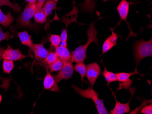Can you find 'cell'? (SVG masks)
I'll return each mask as SVG.
<instances>
[{"mask_svg":"<svg viewBox=\"0 0 152 114\" xmlns=\"http://www.w3.org/2000/svg\"><path fill=\"white\" fill-rule=\"evenodd\" d=\"M55 2H57L59 0H53Z\"/></svg>","mask_w":152,"mask_h":114,"instance_id":"836d02e7","label":"cell"},{"mask_svg":"<svg viewBox=\"0 0 152 114\" xmlns=\"http://www.w3.org/2000/svg\"><path fill=\"white\" fill-rule=\"evenodd\" d=\"M64 65V62L60 59H58L57 61L51 63L48 65V68L50 72L58 71L61 69Z\"/></svg>","mask_w":152,"mask_h":114,"instance_id":"cb8c5ba5","label":"cell"},{"mask_svg":"<svg viewBox=\"0 0 152 114\" xmlns=\"http://www.w3.org/2000/svg\"><path fill=\"white\" fill-rule=\"evenodd\" d=\"M136 74H140L137 70V67L134 71L130 73L126 72H120L116 73L118 81H119V87L118 91L120 89H124L127 90L130 87L133 83V80L130 79V77Z\"/></svg>","mask_w":152,"mask_h":114,"instance_id":"52a82bcc","label":"cell"},{"mask_svg":"<svg viewBox=\"0 0 152 114\" xmlns=\"http://www.w3.org/2000/svg\"><path fill=\"white\" fill-rule=\"evenodd\" d=\"M74 70L79 73L81 76V80L82 82L84 81V77L86 76V65L83 62L77 63L74 66Z\"/></svg>","mask_w":152,"mask_h":114,"instance_id":"ffe728a7","label":"cell"},{"mask_svg":"<svg viewBox=\"0 0 152 114\" xmlns=\"http://www.w3.org/2000/svg\"><path fill=\"white\" fill-rule=\"evenodd\" d=\"M1 86H0V87Z\"/></svg>","mask_w":152,"mask_h":114,"instance_id":"8d00e7d4","label":"cell"},{"mask_svg":"<svg viewBox=\"0 0 152 114\" xmlns=\"http://www.w3.org/2000/svg\"><path fill=\"white\" fill-rule=\"evenodd\" d=\"M26 2H28L29 4H32V3H35L37 1V0H25Z\"/></svg>","mask_w":152,"mask_h":114,"instance_id":"d6a6232c","label":"cell"},{"mask_svg":"<svg viewBox=\"0 0 152 114\" xmlns=\"http://www.w3.org/2000/svg\"><path fill=\"white\" fill-rule=\"evenodd\" d=\"M101 73V69L97 63H92L86 65V76L91 87H93Z\"/></svg>","mask_w":152,"mask_h":114,"instance_id":"8992f818","label":"cell"},{"mask_svg":"<svg viewBox=\"0 0 152 114\" xmlns=\"http://www.w3.org/2000/svg\"><path fill=\"white\" fill-rule=\"evenodd\" d=\"M34 20L38 23L42 24L47 21L48 16L45 14L43 8H37L35 14L34 15Z\"/></svg>","mask_w":152,"mask_h":114,"instance_id":"ac0fdd59","label":"cell"},{"mask_svg":"<svg viewBox=\"0 0 152 114\" xmlns=\"http://www.w3.org/2000/svg\"><path fill=\"white\" fill-rule=\"evenodd\" d=\"M101 74L105 79L107 82V85L108 86H109V84L111 82L118 81L116 73L108 71L107 69L106 68H104V70Z\"/></svg>","mask_w":152,"mask_h":114,"instance_id":"44dd1931","label":"cell"},{"mask_svg":"<svg viewBox=\"0 0 152 114\" xmlns=\"http://www.w3.org/2000/svg\"><path fill=\"white\" fill-rule=\"evenodd\" d=\"M19 49H13L12 47L4 49L0 47V60H10L13 61H21L26 57Z\"/></svg>","mask_w":152,"mask_h":114,"instance_id":"5b68a950","label":"cell"},{"mask_svg":"<svg viewBox=\"0 0 152 114\" xmlns=\"http://www.w3.org/2000/svg\"><path fill=\"white\" fill-rule=\"evenodd\" d=\"M59 59L58 57L57 56L55 52H49L48 56L44 60V62L48 66L52 63Z\"/></svg>","mask_w":152,"mask_h":114,"instance_id":"d4e9b609","label":"cell"},{"mask_svg":"<svg viewBox=\"0 0 152 114\" xmlns=\"http://www.w3.org/2000/svg\"><path fill=\"white\" fill-rule=\"evenodd\" d=\"M72 87L75 91L82 97L92 99L94 103L99 114H109L106 108L103 99H99V94L94 90L93 87H90L88 89L83 90L74 85H72Z\"/></svg>","mask_w":152,"mask_h":114,"instance_id":"7a4b0ae2","label":"cell"},{"mask_svg":"<svg viewBox=\"0 0 152 114\" xmlns=\"http://www.w3.org/2000/svg\"><path fill=\"white\" fill-rule=\"evenodd\" d=\"M31 51L36 59L39 62H44L50 52L45 48L43 44H34Z\"/></svg>","mask_w":152,"mask_h":114,"instance_id":"8fae6325","label":"cell"},{"mask_svg":"<svg viewBox=\"0 0 152 114\" xmlns=\"http://www.w3.org/2000/svg\"><path fill=\"white\" fill-rule=\"evenodd\" d=\"M110 29L111 30L112 34L107 37L103 43L102 47V54L107 52L117 44L118 36L114 32L113 28H110Z\"/></svg>","mask_w":152,"mask_h":114,"instance_id":"4fadbf2b","label":"cell"},{"mask_svg":"<svg viewBox=\"0 0 152 114\" xmlns=\"http://www.w3.org/2000/svg\"><path fill=\"white\" fill-rule=\"evenodd\" d=\"M129 2L127 1V0H121L117 7V11H118L120 18H121L119 23L122 21H125L126 22V23L128 25V28L130 30V35L129 36V37L130 36H136L137 34H135L132 31V29L130 26L129 24L127 21V17L129 14Z\"/></svg>","mask_w":152,"mask_h":114,"instance_id":"9c48e42d","label":"cell"},{"mask_svg":"<svg viewBox=\"0 0 152 114\" xmlns=\"http://www.w3.org/2000/svg\"><path fill=\"white\" fill-rule=\"evenodd\" d=\"M140 113L144 114H152V104L150 103V105H144L142 108Z\"/></svg>","mask_w":152,"mask_h":114,"instance_id":"83f0119b","label":"cell"},{"mask_svg":"<svg viewBox=\"0 0 152 114\" xmlns=\"http://www.w3.org/2000/svg\"><path fill=\"white\" fill-rule=\"evenodd\" d=\"M14 21V18L11 12H8L7 14H4L0 7V24L5 28H7L11 25Z\"/></svg>","mask_w":152,"mask_h":114,"instance_id":"2e32d148","label":"cell"},{"mask_svg":"<svg viewBox=\"0 0 152 114\" xmlns=\"http://www.w3.org/2000/svg\"><path fill=\"white\" fill-rule=\"evenodd\" d=\"M61 40V41H67V34L66 29H64L61 31L60 36Z\"/></svg>","mask_w":152,"mask_h":114,"instance_id":"f546056e","label":"cell"},{"mask_svg":"<svg viewBox=\"0 0 152 114\" xmlns=\"http://www.w3.org/2000/svg\"><path fill=\"white\" fill-rule=\"evenodd\" d=\"M46 0H37V8H42Z\"/></svg>","mask_w":152,"mask_h":114,"instance_id":"4dcf8cb0","label":"cell"},{"mask_svg":"<svg viewBox=\"0 0 152 114\" xmlns=\"http://www.w3.org/2000/svg\"><path fill=\"white\" fill-rule=\"evenodd\" d=\"M152 103V99H150V100H143V102H142V105H141L140 107H139V108H137L135 109L133 111H131L130 114H137V112H139V109H140L141 108H142V107L144 106V105H146L147 104H148V103Z\"/></svg>","mask_w":152,"mask_h":114,"instance_id":"f1b7e54d","label":"cell"},{"mask_svg":"<svg viewBox=\"0 0 152 114\" xmlns=\"http://www.w3.org/2000/svg\"><path fill=\"white\" fill-rule=\"evenodd\" d=\"M60 45L61 46L66 47H67V41H61V42Z\"/></svg>","mask_w":152,"mask_h":114,"instance_id":"1f68e13d","label":"cell"},{"mask_svg":"<svg viewBox=\"0 0 152 114\" xmlns=\"http://www.w3.org/2000/svg\"><path fill=\"white\" fill-rule=\"evenodd\" d=\"M95 23L96 21L92 22L89 25L88 29L87 30L88 39L86 44L83 46H79L72 52V62H84L87 57L86 52L90 44L92 43H96V45L99 44V39L97 37L98 31L95 26Z\"/></svg>","mask_w":152,"mask_h":114,"instance_id":"6da1fadb","label":"cell"},{"mask_svg":"<svg viewBox=\"0 0 152 114\" xmlns=\"http://www.w3.org/2000/svg\"><path fill=\"white\" fill-rule=\"evenodd\" d=\"M36 9L37 2L27 4L23 12L17 19V26L33 29L34 26L30 23V20L34 17Z\"/></svg>","mask_w":152,"mask_h":114,"instance_id":"277c9868","label":"cell"},{"mask_svg":"<svg viewBox=\"0 0 152 114\" xmlns=\"http://www.w3.org/2000/svg\"><path fill=\"white\" fill-rule=\"evenodd\" d=\"M10 33L8 31L4 32L1 26H0V42L3 40H9L10 39Z\"/></svg>","mask_w":152,"mask_h":114,"instance_id":"4316f807","label":"cell"},{"mask_svg":"<svg viewBox=\"0 0 152 114\" xmlns=\"http://www.w3.org/2000/svg\"><path fill=\"white\" fill-rule=\"evenodd\" d=\"M55 53L58 58L64 62H71L72 54L67 47L59 45L55 48Z\"/></svg>","mask_w":152,"mask_h":114,"instance_id":"5bb4252c","label":"cell"},{"mask_svg":"<svg viewBox=\"0 0 152 114\" xmlns=\"http://www.w3.org/2000/svg\"><path fill=\"white\" fill-rule=\"evenodd\" d=\"M51 45L53 47L56 48L60 45L61 40L60 36L55 34H51L49 39Z\"/></svg>","mask_w":152,"mask_h":114,"instance_id":"484cf974","label":"cell"},{"mask_svg":"<svg viewBox=\"0 0 152 114\" xmlns=\"http://www.w3.org/2000/svg\"><path fill=\"white\" fill-rule=\"evenodd\" d=\"M152 56V37L148 41L142 40L136 41L134 48V60L137 65L144 58Z\"/></svg>","mask_w":152,"mask_h":114,"instance_id":"3957f363","label":"cell"},{"mask_svg":"<svg viewBox=\"0 0 152 114\" xmlns=\"http://www.w3.org/2000/svg\"><path fill=\"white\" fill-rule=\"evenodd\" d=\"M96 5L95 0H85L84 3L80 5V7L83 12L92 13L95 8Z\"/></svg>","mask_w":152,"mask_h":114,"instance_id":"e0dca14e","label":"cell"},{"mask_svg":"<svg viewBox=\"0 0 152 114\" xmlns=\"http://www.w3.org/2000/svg\"><path fill=\"white\" fill-rule=\"evenodd\" d=\"M131 93V97L129 100V102L127 103H121L118 101L116 98V95L114 94V98H115V105L114 108L112 110H110V114H123L125 113H129L130 111L131 110L130 108L129 103L132 99V97L133 95L135 93V89L134 87L130 88L129 90Z\"/></svg>","mask_w":152,"mask_h":114,"instance_id":"30bf717a","label":"cell"},{"mask_svg":"<svg viewBox=\"0 0 152 114\" xmlns=\"http://www.w3.org/2000/svg\"><path fill=\"white\" fill-rule=\"evenodd\" d=\"M74 73V68L71 62H64V65L58 74L53 76L57 83H59L63 80L70 79Z\"/></svg>","mask_w":152,"mask_h":114,"instance_id":"ba28073f","label":"cell"},{"mask_svg":"<svg viewBox=\"0 0 152 114\" xmlns=\"http://www.w3.org/2000/svg\"><path fill=\"white\" fill-rule=\"evenodd\" d=\"M18 35L22 44L28 47L30 51H31L34 44L31 40V36L29 35L28 31L24 30L18 32Z\"/></svg>","mask_w":152,"mask_h":114,"instance_id":"9a60e30c","label":"cell"},{"mask_svg":"<svg viewBox=\"0 0 152 114\" xmlns=\"http://www.w3.org/2000/svg\"><path fill=\"white\" fill-rule=\"evenodd\" d=\"M103 1H105V2H106V1H108V0H102Z\"/></svg>","mask_w":152,"mask_h":114,"instance_id":"e575fe53","label":"cell"},{"mask_svg":"<svg viewBox=\"0 0 152 114\" xmlns=\"http://www.w3.org/2000/svg\"><path fill=\"white\" fill-rule=\"evenodd\" d=\"M3 70L4 73L10 74L15 67V65L13 61L10 60H3Z\"/></svg>","mask_w":152,"mask_h":114,"instance_id":"603a6c76","label":"cell"},{"mask_svg":"<svg viewBox=\"0 0 152 114\" xmlns=\"http://www.w3.org/2000/svg\"><path fill=\"white\" fill-rule=\"evenodd\" d=\"M43 86L45 90H49L51 91H60L56 80L53 76L51 75L50 72L48 71H47V74L44 78Z\"/></svg>","mask_w":152,"mask_h":114,"instance_id":"7c38bea8","label":"cell"},{"mask_svg":"<svg viewBox=\"0 0 152 114\" xmlns=\"http://www.w3.org/2000/svg\"><path fill=\"white\" fill-rule=\"evenodd\" d=\"M56 8L57 2H55L53 0H47L42 7L45 14L48 17L51 15L53 10H56Z\"/></svg>","mask_w":152,"mask_h":114,"instance_id":"d6986e66","label":"cell"},{"mask_svg":"<svg viewBox=\"0 0 152 114\" xmlns=\"http://www.w3.org/2000/svg\"><path fill=\"white\" fill-rule=\"evenodd\" d=\"M131 1H137V0H131Z\"/></svg>","mask_w":152,"mask_h":114,"instance_id":"d590c367","label":"cell"},{"mask_svg":"<svg viewBox=\"0 0 152 114\" xmlns=\"http://www.w3.org/2000/svg\"><path fill=\"white\" fill-rule=\"evenodd\" d=\"M1 6H7L15 12H18L22 10V7L18 4H14L10 0H0V7Z\"/></svg>","mask_w":152,"mask_h":114,"instance_id":"7402d4cb","label":"cell"}]
</instances>
